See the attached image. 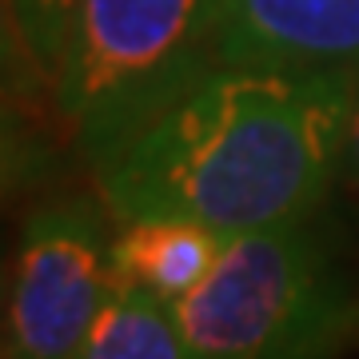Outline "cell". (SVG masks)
Returning <instances> with one entry per match:
<instances>
[{
  "instance_id": "3",
  "label": "cell",
  "mask_w": 359,
  "mask_h": 359,
  "mask_svg": "<svg viewBox=\"0 0 359 359\" xmlns=\"http://www.w3.org/2000/svg\"><path fill=\"white\" fill-rule=\"evenodd\" d=\"M184 359H332L359 323L355 287L320 216L228 236L176 299Z\"/></svg>"
},
{
  "instance_id": "8",
  "label": "cell",
  "mask_w": 359,
  "mask_h": 359,
  "mask_svg": "<svg viewBox=\"0 0 359 359\" xmlns=\"http://www.w3.org/2000/svg\"><path fill=\"white\" fill-rule=\"evenodd\" d=\"M72 156L76 152L65 140L56 116L32 112L0 96V208L25 192L48 188Z\"/></svg>"
},
{
  "instance_id": "12",
  "label": "cell",
  "mask_w": 359,
  "mask_h": 359,
  "mask_svg": "<svg viewBox=\"0 0 359 359\" xmlns=\"http://www.w3.org/2000/svg\"><path fill=\"white\" fill-rule=\"evenodd\" d=\"M4 308H8V264L0 252V332H4Z\"/></svg>"
},
{
  "instance_id": "9",
  "label": "cell",
  "mask_w": 359,
  "mask_h": 359,
  "mask_svg": "<svg viewBox=\"0 0 359 359\" xmlns=\"http://www.w3.org/2000/svg\"><path fill=\"white\" fill-rule=\"evenodd\" d=\"M0 96L13 104H25L32 112L56 116V108H52V76L40 68V60L28 48L13 0H0Z\"/></svg>"
},
{
  "instance_id": "7",
  "label": "cell",
  "mask_w": 359,
  "mask_h": 359,
  "mask_svg": "<svg viewBox=\"0 0 359 359\" xmlns=\"http://www.w3.org/2000/svg\"><path fill=\"white\" fill-rule=\"evenodd\" d=\"M76 359H184L176 304L116 271Z\"/></svg>"
},
{
  "instance_id": "13",
  "label": "cell",
  "mask_w": 359,
  "mask_h": 359,
  "mask_svg": "<svg viewBox=\"0 0 359 359\" xmlns=\"http://www.w3.org/2000/svg\"><path fill=\"white\" fill-rule=\"evenodd\" d=\"M0 359H8V351H4V339H0Z\"/></svg>"
},
{
  "instance_id": "2",
  "label": "cell",
  "mask_w": 359,
  "mask_h": 359,
  "mask_svg": "<svg viewBox=\"0 0 359 359\" xmlns=\"http://www.w3.org/2000/svg\"><path fill=\"white\" fill-rule=\"evenodd\" d=\"M219 0H76L52 108L96 176L219 65Z\"/></svg>"
},
{
  "instance_id": "11",
  "label": "cell",
  "mask_w": 359,
  "mask_h": 359,
  "mask_svg": "<svg viewBox=\"0 0 359 359\" xmlns=\"http://www.w3.org/2000/svg\"><path fill=\"white\" fill-rule=\"evenodd\" d=\"M335 196L359 212V84H355V104L347 120L344 152H339V176H335Z\"/></svg>"
},
{
  "instance_id": "5",
  "label": "cell",
  "mask_w": 359,
  "mask_h": 359,
  "mask_svg": "<svg viewBox=\"0 0 359 359\" xmlns=\"http://www.w3.org/2000/svg\"><path fill=\"white\" fill-rule=\"evenodd\" d=\"M216 56L295 72L359 68V0H224Z\"/></svg>"
},
{
  "instance_id": "10",
  "label": "cell",
  "mask_w": 359,
  "mask_h": 359,
  "mask_svg": "<svg viewBox=\"0 0 359 359\" xmlns=\"http://www.w3.org/2000/svg\"><path fill=\"white\" fill-rule=\"evenodd\" d=\"M16 20L25 28V40L32 56L40 60V68L56 80L60 56H65V40H68V25L76 13V0H13Z\"/></svg>"
},
{
  "instance_id": "4",
  "label": "cell",
  "mask_w": 359,
  "mask_h": 359,
  "mask_svg": "<svg viewBox=\"0 0 359 359\" xmlns=\"http://www.w3.org/2000/svg\"><path fill=\"white\" fill-rule=\"evenodd\" d=\"M108 219L100 192H52L25 212L0 332L8 359H76L116 276Z\"/></svg>"
},
{
  "instance_id": "6",
  "label": "cell",
  "mask_w": 359,
  "mask_h": 359,
  "mask_svg": "<svg viewBox=\"0 0 359 359\" xmlns=\"http://www.w3.org/2000/svg\"><path fill=\"white\" fill-rule=\"evenodd\" d=\"M219 248H224V236L188 219H120L112 236V268L148 292L164 295L168 304H176L212 271Z\"/></svg>"
},
{
  "instance_id": "14",
  "label": "cell",
  "mask_w": 359,
  "mask_h": 359,
  "mask_svg": "<svg viewBox=\"0 0 359 359\" xmlns=\"http://www.w3.org/2000/svg\"><path fill=\"white\" fill-rule=\"evenodd\" d=\"M219 4H224V0H219Z\"/></svg>"
},
{
  "instance_id": "1",
  "label": "cell",
  "mask_w": 359,
  "mask_h": 359,
  "mask_svg": "<svg viewBox=\"0 0 359 359\" xmlns=\"http://www.w3.org/2000/svg\"><path fill=\"white\" fill-rule=\"evenodd\" d=\"M359 68L216 65L96 172L112 219L172 216L216 236L320 216L335 196Z\"/></svg>"
}]
</instances>
